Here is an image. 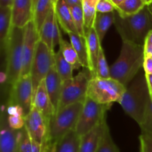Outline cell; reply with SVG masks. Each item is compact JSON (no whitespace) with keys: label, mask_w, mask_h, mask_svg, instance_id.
I'll use <instances>...</instances> for the list:
<instances>
[{"label":"cell","mask_w":152,"mask_h":152,"mask_svg":"<svg viewBox=\"0 0 152 152\" xmlns=\"http://www.w3.org/2000/svg\"><path fill=\"white\" fill-rule=\"evenodd\" d=\"M144 46L123 41L119 57L110 68L111 77L127 87L143 68Z\"/></svg>","instance_id":"1"},{"label":"cell","mask_w":152,"mask_h":152,"mask_svg":"<svg viewBox=\"0 0 152 152\" xmlns=\"http://www.w3.org/2000/svg\"><path fill=\"white\" fill-rule=\"evenodd\" d=\"M114 25L123 41L144 45L147 35L152 31V15L148 5L132 16H121L115 10Z\"/></svg>","instance_id":"2"},{"label":"cell","mask_w":152,"mask_h":152,"mask_svg":"<svg viewBox=\"0 0 152 152\" xmlns=\"http://www.w3.org/2000/svg\"><path fill=\"white\" fill-rule=\"evenodd\" d=\"M151 99L145 74L136 76L126 87L119 103L125 112L140 124L148 101Z\"/></svg>","instance_id":"3"},{"label":"cell","mask_w":152,"mask_h":152,"mask_svg":"<svg viewBox=\"0 0 152 152\" xmlns=\"http://www.w3.org/2000/svg\"><path fill=\"white\" fill-rule=\"evenodd\" d=\"M23 37V28L13 26L4 48L6 53L5 80L10 86L14 84L21 77Z\"/></svg>","instance_id":"4"},{"label":"cell","mask_w":152,"mask_h":152,"mask_svg":"<svg viewBox=\"0 0 152 152\" xmlns=\"http://www.w3.org/2000/svg\"><path fill=\"white\" fill-rule=\"evenodd\" d=\"M84 102H77L59 110L52 119L49 128L50 145L56 143L67 134L75 130Z\"/></svg>","instance_id":"5"},{"label":"cell","mask_w":152,"mask_h":152,"mask_svg":"<svg viewBox=\"0 0 152 152\" xmlns=\"http://www.w3.org/2000/svg\"><path fill=\"white\" fill-rule=\"evenodd\" d=\"M126 87L114 79L94 77L91 80L87 96L96 102L103 105L118 102L121 99Z\"/></svg>","instance_id":"6"},{"label":"cell","mask_w":152,"mask_h":152,"mask_svg":"<svg viewBox=\"0 0 152 152\" xmlns=\"http://www.w3.org/2000/svg\"><path fill=\"white\" fill-rule=\"evenodd\" d=\"M92 78L90 71L84 68L76 77L63 82L58 111L77 102H85L89 83Z\"/></svg>","instance_id":"7"},{"label":"cell","mask_w":152,"mask_h":152,"mask_svg":"<svg viewBox=\"0 0 152 152\" xmlns=\"http://www.w3.org/2000/svg\"><path fill=\"white\" fill-rule=\"evenodd\" d=\"M111 104L103 105L94 101L87 96L83 104L75 131L80 137L83 136L102 123L105 119V114L111 108Z\"/></svg>","instance_id":"8"},{"label":"cell","mask_w":152,"mask_h":152,"mask_svg":"<svg viewBox=\"0 0 152 152\" xmlns=\"http://www.w3.org/2000/svg\"><path fill=\"white\" fill-rule=\"evenodd\" d=\"M53 65L54 53H52L48 47L39 39L37 43L30 74L33 85V96Z\"/></svg>","instance_id":"9"},{"label":"cell","mask_w":152,"mask_h":152,"mask_svg":"<svg viewBox=\"0 0 152 152\" xmlns=\"http://www.w3.org/2000/svg\"><path fill=\"white\" fill-rule=\"evenodd\" d=\"M33 85L31 75L20 77L11 86L9 96V106L17 107L22 111L25 117L32 108Z\"/></svg>","instance_id":"10"},{"label":"cell","mask_w":152,"mask_h":152,"mask_svg":"<svg viewBox=\"0 0 152 152\" xmlns=\"http://www.w3.org/2000/svg\"><path fill=\"white\" fill-rule=\"evenodd\" d=\"M24 123L31 139L40 144L48 152L51 145L49 140V128L41 113L32 106L29 114L24 117Z\"/></svg>","instance_id":"11"},{"label":"cell","mask_w":152,"mask_h":152,"mask_svg":"<svg viewBox=\"0 0 152 152\" xmlns=\"http://www.w3.org/2000/svg\"><path fill=\"white\" fill-rule=\"evenodd\" d=\"M24 30L23 44H22V68L21 77L28 76L31 74V65L35 54L39 35L34 20L25 25Z\"/></svg>","instance_id":"12"},{"label":"cell","mask_w":152,"mask_h":152,"mask_svg":"<svg viewBox=\"0 0 152 152\" xmlns=\"http://www.w3.org/2000/svg\"><path fill=\"white\" fill-rule=\"evenodd\" d=\"M20 130L12 129L8 123V117L4 111L1 116L0 152H19V141Z\"/></svg>","instance_id":"13"},{"label":"cell","mask_w":152,"mask_h":152,"mask_svg":"<svg viewBox=\"0 0 152 152\" xmlns=\"http://www.w3.org/2000/svg\"><path fill=\"white\" fill-rule=\"evenodd\" d=\"M32 106L35 107L44 117L48 128L55 115V109L48 94L45 84V80L40 83L33 96Z\"/></svg>","instance_id":"14"},{"label":"cell","mask_w":152,"mask_h":152,"mask_svg":"<svg viewBox=\"0 0 152 152\" xmlns=\"http://www.w3.org/2000/svg\"><path fill=\"white\" fill-rule=\"evenodd\" d=\"M12 25L24 28L34 19L32 0H13L11 7Z\"/></svg>","instance_id":"15"},{"label":"cell","mask_w":152,"mask_h":152,"mask_svg":"<svg viewBox=\"0 0 152 152\" xmlns=\"http://www.w3.org/2000/svg\"><path fill=\"white\" fill-rule=\"evenodd\" d=\"M46 90L50 97V101L55 109V114L57 112L59 108V101L62 93V81L58 74L55 67V64L51 67L50 71L45 79Z\"/></svg>","instance_id":"16"},{"label":"cell","mask_w":152,"mask_h":152,"mask_svg":"<svg viewBox=\"0 0 152 152\" xmlns=\"http://www.w3.org/2000/svg\"><path fill=\"white\" fill-rule=\"evenodd\" d=\"M106 125V120H103L90 132L80 137L79 152H96Z\"/></svg>","instance_id":"17"},{"label":"cell","mask_w":152,"mask_h":152,"mask_svg":"<svg viewBox=\"0 0 152 152\" xmlns=\"http://www.w3.org/2000/svg\"><path fill=\"white\" fill-rule=\"evenodd\" d=\"M86 42H87L88 56V70L93 78L96 77V65L98 56L101 48V42L94 28L88 30L86 32Z\"/></svg>","instance_id":"18"},{"label":"cell","mask_w":152,"mask_h":152,"mask_svg":"<svg viewBox=\"0 0 152 152\" xmlns=\"http://www.w3.org/2000/svg\"><path fill=\"white\" fill-rule=\"evenodd\" d=\"M54 10L56 13L58 23L61 28L67 33H76L77 34L72 14H71V7L68 6L65 0H57L54 4Z\"/></svg>","instance_id":"19"},{"label":"cell","mask_w":152,"mask_h":152,"mask_svg":"<svg viewBox=\"0 0 152 152\" xmlns=\"http://www.w3.org/2000/svg\"><path fill=\"white\" fill-rule=\"evenodd\" d=\"M56 21V13H55L54 7H53L48 17L46 18L45 21L44 22L39 32V39L48 47V48L53 53H56L53 50V31H54Z\"/></svg>","instance_id":"20"},{"label":"cell","mask_w":152,"mask_h":152,"mask_svg":"<svg viewBox=\"0 0 152 152\" xmlns=\"http://www.w3.org/2000/svg\"><path fill=\"white\" fill-rule=\"evenodd\" d=\"M70 42L77 52L83 68L88 69V56L87 42L86 37H81L76 33H68Z\"/></svg>","instance_id":"21"},{"label":"cell","mask_w":152,"mask_h":152,"mask_svg":"<svg viewBox=\"0 0 152 152\" xmlns=\"http://www.w3.org/2000/svg\"><path fill=\"white\" fill-rule=\"evenodd\" d=\"M114 20H115V11L108 13H96L93 28H94L97 34L101 44L103 41L107 31H108L110 27L114 24Z\"/></svg>","instance_id":"22"},{"label":"cell","mask_w":152,"mask_h":152,"mask_svg":"<svg viewBox=\"0 0 152 152\" xmlns=\"http://www.w3.org/2000/svg\"><path fill=\"white\" fill-rule=\"evenodd\" d=\"M80 141V137L76 131H71L54 144V152H79Z\"/></svg>","instance_id":"23"},{"label":"cell","mask_w":152,"mask_h":152,"mask_svg":"<svg viewBox=\"0 0 152 152\" xmlns=\"http://www.w3.org/2000/svg\"><path fill=\"white\" fill-rule=\"evenodd\" d=\"M54 7L52 0H38L34 10V22L38 32L50 12Z\"/></svg>","instance_id":"24"},{"label":"cell","mask_w":152,"mask_h":152,"mask_svg":"<svg viewBox=\"0 0 152 152\" xmlns=\"http://www.w3.org/2000/svg\"><path fill=\"white\" fill-rule=\"evenodd\" d=\"M12 25L11 7H0V41L2 48H5Z\"/></svg>","instance_id":"25"},{"label":"cell","mask_w":152,"mask_h":152,"mask_svg":"<svg viewBox=\"0 0 152 152\" xmlns=\"http://www.w3.org/2000/svg\"><path fill=\"white\" fill-rule=\"evenodd\" d=\"M59 45V50L62 52L65 60L71 65L73 69L78 70L83 67L80 59H79L78 55H77V52L74 50V47L71 42H68L66 40L63 39V38L62 37Z\"/></svg>","instance_id":"26"},{"label":"cell","mask_w":152,"mask_h":152,"mask_svg":"<svg viewBox=\"0 0 152 152\" xmlns=\"http://www.w3.org/2000/svg\"><path fill=\"white\" fill-rule=\"evenodd\" d=\"M54 64L62 83L74 77H73L74 69L71 65L65 60L62 52L59 50L54 53Z\"/></svg>","instance_id":"27"},{"label":"cell","mask_w":152,"mask_h":152,"mask_svg":"<svg viewBox=\"0 0 152 152\" xmlns=\"http://www.w3.org/2000/svg\"><path fill=\"white\" fill-rule=\"evenodd\" d=\"M19 151V152H47L40 144L31 139L25 126L20 129Z\"/></svg>","instance_id":"28"},{"label":"cell","mask_w":152,"mask_h":152,"mask_svg":"<svg viewBox=\"0 0 152 152\" xmlns=\"http://www.w3.org/2000/svg\"><path fill=\"white\" fill-rule=\"evenodd\" d=\"M98 0H83V10L84 14L85 28L87 32L94 26L96 12V4Z\"/></svg>","instance_id":"29"},{"label":"cell","mask_w":152,"mask_h":152,"mask_svg":"<svg viewBox=\"0 0 152 152\" xmlns=\"http://www.w3.org/2000/svg\"><path fill=\"white\" fill-rule=\"evenodd\" d=\"M145 5L142 0H125L116 7V11L121 16H132L140 11Z\"/></svg>","instance_id":"30"},{"label":"cell","mask_w":152,"mask_h":152,"mask_svg":"<svg viewBox=\"0 0 152 152\" xmlns=\"http://www.w3.org/2000/svg\"><path fill=\"white\" fill-rule=\"evenodd\" d=\"M71 14H72L73 20L77 29V34L81 37H86V31L85 28L84 14H83V4L76 5L71 7Z\"/></svg>","instance_id":"31"},{"label":"cell","mask_w":152,"mask_h":152,"mask_svg":"<svg viewBox=\"0 0 152 152\" xmlns=\"http://www.w3.org/2000/svg\"><path fill=\"white\" fill-rule=\"evenodd\" d=\"M96 152H120L118 147L111 137L108 125L105 126Z\"/></svg>","instance_id":"32"},{"label":"cell","mask_w":152,"mask_h":152,"mask_svg":"<svg viewBox=\"0 0 152 152\" xmlns=\"http://www.w3.org/2000/svg\"><path fill=\"white\" fill-rule=\"evenodd\" d=\"M101 79H109L111 77V71L108 67V62L105 59V53L102 48L99 50L98 56L97 65H96V77Z\"/></svg>","instance_id":"33"},{"label":"cell","mask_w":152,"mask_h":152,"mask_svg":"<svg viewBox=\"0 0 152 152\" xmlns=\"http://www.w3.org/2000/svg\"><path fill=\"white\" fill-rule=\"evenodd\" d=\"M142 133L152 134V99H150L144 112L142 120L139 125Z\"/></svg>","instance_id":"34"},{"label":"cell","mask_w":152,"mask_h":152,"mask_svg":"<svg viewBox=\"0 0 152 152\" xmlns=\"http://www.w3.org/2000/svg\"><path fill=\"white\" fill-rule=\"evenodd\" d=\"M8 123L10 127L16 130H20L25 126L24 117L20 113H16L14 114H9Z\"/></svg>","instance_id":"35"},{"label":"cell","mask_w":152,"mask_h":152,"mask_svg":"<svg viewBox=\"0 0 152 152\" xmlns=\"http://www.w3.org/2000/svg\"><path fill=\"white\" fill-rule=\"evenodd\" d=\"M140 152H152V134L141 133L140 136Z\"/></svg>","instance_id":"36"},{"label":"cell","mask_w":152,"mask_h":152,"mask_svg":"<svg viewBox=\"0 0 152 152\" xmlns=\"http://www.w3.org/2000/svg\"><path fill=\"white\" fill-rule=\"evenodd\" d=\"M116 10V7L110 0H99L96 4V12L101 13H111Z\"/></svg>","instance_id":"37"},{"label":"cell","mask_w":152,"mask_h":152,"mask_svg":"<svg viewBox=\"0 0 152 152\" xmlns=\"http://www.w3.org/2000/svg\"><path fill=\"white\" fill-rule=\"evenodd\" d=\"M143 46L145 56H152V31L147 35Z\"/></svg>","instance_id":"38"},{"label":"cell","mask_w":152,"mask_h":152,"mask_svg":"<svg viewBox=\"0 0 152 152\" xmlns=\"http://www.w3.org/2000/svg\"><path fill=\"white\" fill-rule=\"evenodd\" d=\"M143 69L145 74H152V56H145Z\"/></svg>","instance_id":"39"},{"label":"cell","mask_w":152,"mask_h":152,"mask_svg":"<svg viewBox=\"0 0 152 152\" xmlns=\"http://www.w3.org/2000/svg\"><path fill=\"white\" fill-rule=\"evenodd\" d=\"M145 77H146L148 87L149 89L150 96H151V99H152V74H145Z\"/></svg>","instance_id":"40"},{"label":"cell","mask_w":152,"mask_h":152,"mask_svg":"<svg viewBox=\"0 0 152 152\" xmlns=\"http://www.w3.org/2000/svg\"><path fill=\"white\" fill-rule=\"evenodd\" d=\"M67 4H68L70 7H74L76 5H80L83 4V1L82 0H65Z\"/></svg>","instance_id":"41"},{"label":"cell","mask_w":152,"mask_h":152,"mask_svg":"<svg viewBox=\"0 0 152 152\" xmlns=\"http://www.w3.org/2000/svg\"><path fill=\"white\" fill-rule=\"evenodd\" d=\"M13 0H0V7H12Z\"/></svg>","instance_id":"42"},{"label":"cell","mask_w":152,"mask_h":152,"mask_svg":"<svg viewBox=\"0 0 152 152\" xmlns=\"http://www.w3.org/2000/svg\"><path fill=\"white\" fill-rule=\"evenodd\" d=\"M110 1H111V2L113 3V4H114V5L117 7V6L120 5V4H122V3H123L125 0H110Z\"/></svg>","instance_id":"43"},{"label":"cell","mask_w":152,"mask_h":152,"mask_svg":"<svg viewBox=\"0 0 152 152\" xmlns=\"http://www.w3.org/2000/svg\"><path fill=\"white\" fill-rule=\"evenodd\" d=\"M48 152H54V144H53V145H50Z\"/></svg>","instance_id":"44"},{"label":"cell","mask_w":152,"mask_h":152,"mask_svg":"<svg viewBox=\"0 0 152 152\" xmlns=\"http://www.w3.org/2000/svg\"><path fill=\"white\" fill-rule=\"evenodd\" d=\"M142 1H143L144 3H145V4H146V5H148L149 4H151L152 2V0H142Z\"/></svg>","instance_id":"45"},{"label":"cell","mask_w":152,"mask_h":152,"mask_svg":"<svg viewBox=\"0 0 152 152\" xmlns=\"http://www.w3.org/2000/svg\"><path fill=\"white\" fill-rule=\"evenodd\" d=\"M148 10H149V11L151 12V15H152V2L151 3V4H148Z\"/></svg>","instance_id":"46"},{"label":"cell","mask_w":152,"mask_h":152,"mask_svg":"<svg viewBox=\"0 0 152 152\" xmlns=\"http://www.w3.org/2000/svg\"><path fill=\"white\" fill-rule=\"evenodd\" d=\"M32 1H33V6H34V7H35V5L36 4H37L38 0H32Z\"/></svg>","instance_id":"47"},{"label":"cell","mask_w":152,"mask_h":152,"mask_svg":"<svg viewBox=\"0 0 152 152\" xmlns=\"http://www.w3.org/2000/svg\"><path fill=\"white\" fill-rule=\"evenodd\" d=\"M52 1H53V4H55V3L56 2V1H57V0H52Z\"/></svg>","instance_id":"48"},{"label":"cell","mask_w":152,"mask_h":152,"mask_svg":"<svg viewBox=\"0 0 152 152\" xmlns=\"http://www.w3.org/2000/svg\"><path fill=\"white\" fill-rule=\"evenodd\" d=\"M82 1H83V0H82Z\"/></svg>","instance_id":"49"}]
</instances>
